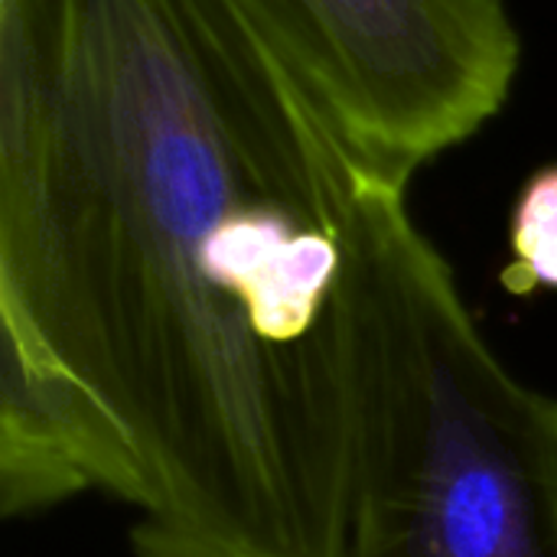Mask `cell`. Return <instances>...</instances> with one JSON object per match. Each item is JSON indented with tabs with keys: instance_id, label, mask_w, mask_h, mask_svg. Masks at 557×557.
<instances>
[{
	"instance_id": "6da1fadb",
	"label": "cell",
	"mask_w": 557,
	"mask_h": 557,
	"mask_svg": "<svg viewBox=\"0 0 557 557\" xmlns=\"http://www.w3.org/2000/svg\"><path fill=\"white\" fill-rule=\"evenodd\" d=\"M385 180L232 0H0V330L117 428L134 557L333 555Z\"/></svg>"
},
{
	"instance_id": "7a4b0ae2",
	"label": "cell",
	"mask_w": 557,
	"mask_h": 557,
	"mask_svg": "<svg viewBox=\"0 0 557 557\" xmlns=\"http://www.w3.org/2000/svg\"><path fill=\"white\" fill-rule=\"evenodd\" d=\"M349 401L330 557H557V395L483 336L398 180L356 235Z\"/></svg>"
},
{
	"instance_id": "3957f363",
	"label": "cell",
	"mask_w": 557,
	"mask_h": 557,
	"mask_svg": "<svg viewBox=\"0 0 557 557\" xmlns=\"http://www.w3.org/2000/svg\"><path fill=\"white\" fill-rule=\"evenodd\" d=\"M385 173L411 176L509 101L522 36L506 0H232Z\"/></svg>"
},
{
	"instance_id": "277c9868",
	"label": "cell",
	"mask_w": 557,
	"mask_h": 557,
	"mask_svg": "<svg viewBox=\"0 0 557 557\" xmlns=\"http://www.w3.org/2000/svg\"><path fill=\"white\" fill-rule=\"evenodd\" d=\"M85 493L137 509L131 450L85 392L0 330V512L33 519Z\"/></svg>"
},
{
	"instance_id": "5b68a950",
	"label": "cell",
	"mask_w": 557,
	"mask_h": 557,
	"mask_svg": "<svg viewBox=\"0 0 557 557\" xmlns=\"http://www.w3.org/2000/svg\"><path fill=\"white\" fill-rule=\"evenodd\" d=\"M509 245L512 264L506 271V281L512 284V290H557V163L539 170L519 193L509 225Z\"/></svg>"
}]
</instances>
